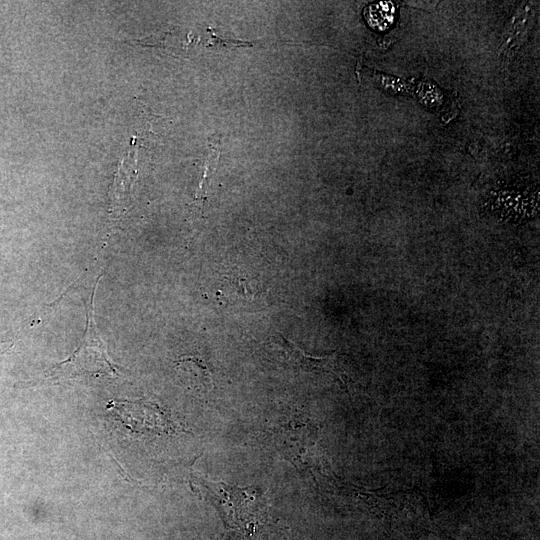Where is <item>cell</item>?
<instances>
[{
	"mask_svg": "<svg viewBox=\"0 0 540 540\" xmlns=\"http://www.w3.org/2000/svg\"><path fill=\"white\" fill-rule=\"evenodd\" d=\"M100 278L97 279L92 292L91 302L87 310L85 333L77 349L66 360L53 366L42 379L27 382V387L39 384H54L85 375L111 376L114 378L122 376L119 366L111 361L106 345L101 339L94 321V296Z\"/></svg>",
	"mask_w": 540,
	"mask_h": 540,
	"instance_id": "obj_1",
	"label": "cell"
},
{
	"mask_svg": "<svg viewBox=\"0 0 540 540\" xmlns=\"http://www.w3.org/2000/svg\"><path fill=\"white\" fill-rule=\"evenodd\" d=\"M272 344L281 352L284 359L294 367L308 372L329 373L347 387L349 377L344 368L342 356L337 351L320 357L311 356L282 335L273 338Z\"/></svg>",
	"mask_w": 540,
	"mask_h": 540,
	"instance_id": "obj_2",
	"label": "cell"
},
{
	"mask_svg": "<svg viewBox=\"0 0 540 540\" xmlns=\"http://www.w3.org/2000/svg\"><path fill=\"white\" fill-rule=\"evenodd\" d=\"M533 12L530 5L519 8L506 26L503 40L499 48V56L502 61H508L520 48L528 35L531 26Z\"/></svg>",
	"mask_w": 540,
	"mask_h": 540,
	"instance_id": "obj_3",
	"label": "cell"
},
{
	"mask_svg": "<svg viewBox=\"0 0 540 540\" xmlns=\"http://www.w3.org/2000/svg\"><path fill=\"white\" fill-rule=\"evenodd\" d=\"M221 285L218 293L229 303L253 304L259 293L252 282L240 276H224Z\"/></svg>",
	"mask_w": 540,
	"mask_h": 540,
	"instance_id": "obj_4",
	"label": "cell"
}]
</instances>
